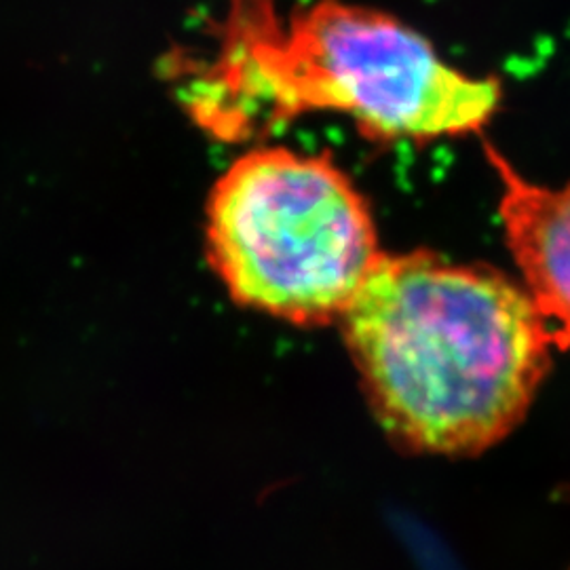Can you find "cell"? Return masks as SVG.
Returning a JSON list of instances; mask_svg holds the SVG:
<instances>
[{
  "label": "cell",
  "mask_w": 570,
  "mask_h": 570,
  "mask_svg": "<svg viewBox=\"0 0 570 570\" xmlns=\"http://www.w3.org/2000/svg\"><path fill=\"white\" fill-rule=\"evenodd\" d=\"M216 41L183 98L226 140L327 110L372 140L425 144L480 134L505 98L499 79L452 66L406 21L345 0L287 13L277 0H230Z\"/></svg>",
  "instance_id": "obj_1"
},
{
  "label": "cell",
  "mask_w": 570,
  "mask_h": 570,
  "mask_svg": "<svg viewBox=\"0 0 570 570\" xmlns=\"http://www.w3.org/2000/svg\"><path fill=\"white\" fill-rule=\"evenodd\" d=\"M501 184L499 216L532 305L550 326L553 346L570 348V184L529 183L503 153L484 142Z\"/></svg>",
  "instance_id": "obj_4"
},
{
  "label": "cell",
  "mask_w": 570,
  "mask_h": 570,
  "mask_svg": "<svg viewBox=\"0 0 570 570\" xmlns=\"http://www.w3.org/2000/svg\"><path fill=\"white\" fill-rule=\"evenodd\" d=\"M341 322L379 421L428 454L468 456L510 435L556 348L524 287L428 249L383 254Z\"/></svg>",
  "instance_id": "obj_2"
},
{
  "label": "cell",
  "mask_w": 570,
  "mask_h": 570,
  "mask_svg": "<svg viewBox=\"0 0 570 570\" xmlns=\"http://www.w3.org/2000/svg\"><path fill=\"white\" fill-rule=\"evenodd\" d=\"M207 247L237 303L294 324L341 320L383 256L345 171L287 148L228 167L207 207Z\"/></svg>",
  "instance_id": "obj_3"
}]
</instances>
